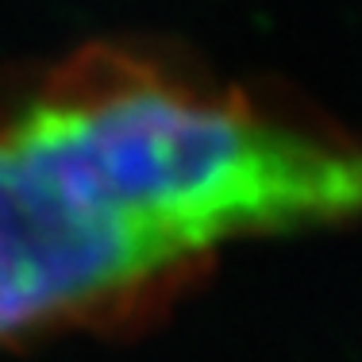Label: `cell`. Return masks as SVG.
<instances>
[{
  "instance_id": "obj_1",
  "label": "cell",
  "mask_w": 362,
  "mask_h": 362,
  "mask_svg": "<svg viewBox=\"0 0 362 362\" xmlns=\"http://www.w3.org/2000/svg\"><path fill=\"white\" fill-rule=\"evenodd\" d=\"M362 223V139L139 42L0 85V351L162 320L223 247Z\"/></svg>"
}]
</instances>
